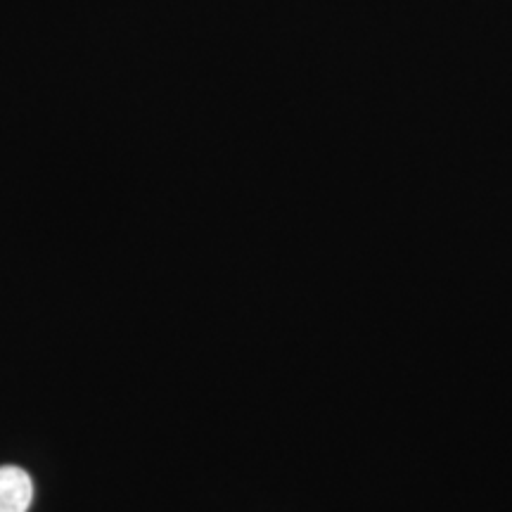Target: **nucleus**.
Returning <instances> with one entry per match:
<instances>
[{
  "label": "nucleus",
  "instance_id": "f257e3e1",
  "mask_svg": "<svg viewBox=\"0 0 512 512\" xmlns=\"http://www.w3.org/2000/svg\"><path fill=\"white\" fill-rule=\"evenodd\" d=\"M34 498V482L22 467H0V512H27Z\"/></svg>",
  "mask_w": 512,
  "mask_h": 512
}]
</instances>
